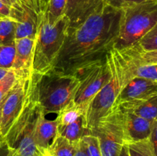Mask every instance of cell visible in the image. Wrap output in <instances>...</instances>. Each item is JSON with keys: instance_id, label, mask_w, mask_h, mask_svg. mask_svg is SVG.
Segmentation results:
<instances>
[{"instance_id": "obj_29", "label": "cell", "mask_w": 157, "mask_h": 156, "mask_svg": "<svg viewBox=\"0 0 157 156\" xmlns=\"http://www.w3.org/2000/svg\"><path fill=\"white\" fill-rule=\"evenodd\" d=\"M149 140H150V143H151L155 154H156V156H157V119L153 123L152 132Z\"/></svg>"}, {"instance_id": "obj_23", "label": "cell", "mask_w": 157, "mask_h": 156, "mask_svg": "<svg viewBox=\"0 0 157 156\" xmlns=\"http://www.w3.org/2000/svg\"><path fill=\"white\" fill-rule=\"evenodd\" d=\"M127 148L130 156H156L150 140L136 142H127Z\"/></svg>"}, {"instance_id": "obj_10", "label": "cell", "mask_w": 157, "mask_h": 156, "mask_svg": "<svg viewBox=\"0 0 157 156\" xmlns=\"http://www.w3.org/2000/svg\"><path fill=\"white\" fill-rule=\"evenodd\" d=\"M58 122L57 119L50 120L38 107L34 125L33 138L35 145L41 152L46 151L58 135Z\"/></svg>"}, {"instance_id": "obj_8", "label": "cell", "mask_w": 157, "mask_h": 156, "mask_svg": "<svg viewBox=\"0 0 157 156\" xmlns=\"http://www.w3.org/2000/svg\"><path fill=\"white\" fill-rule=\"evenodd\" d=\"M43 15L25 6L15 4L11 6L10 18L15 21V40L22 38H36Z\"/></svg>"}, {"instance_id": "obj_6", "label": "cell", "mask_w": 157, "mask_h": 156, "mask_svg": "<svg viewBox=\"0 0 157 156\" xmlns=\"http://www.w3.org/2000/svg\"><path fill=\"white\" fill-rule=\"evenodd\" d=\"M89 133L98 139L102 156H119L123 146L127 142L122 110L115 105L98 121Z\"/></svg>"}, {"instance_id": "obj_14", "label": "cell", "mask_w": 157, "mask_h": 156, "mask_svg": "<svg viewBox=\"0 0 157 156\" xmlns=\"http://www.w3.org/2000/svg\"><path fill=\"white\" fill-rule=\"evenodd\" d=\"M35 39L22 38L15 40V55L12 69L15 71L32 70Z\"/></svg>"}, {"instance_id": "obj_16", "label": "cell", "mask_w": 157, "mask_h": 156, "mask_svg": "<svg viewBox=\"0 0 157 156\" xmlns=\"http://www.w3.org/2000/svg\"><path fill=\"white\" fill-rule=\"evenodd\" d=\"M76 144L58 134L48 148L43 152L48 156H75Z\"/></svg>"}, {"instance_id": "obj_18", "label": "cell", "mask_w": 157, "mask_h": 156, "mask_svg": "<svg viewBox=\"0 0 157 156\" xmlns=\"http://www.w3.org/2000/svg\"><path fill=\"white\" fill-rule=\"evenodd\" d=\"M85 110L83 107L79 105H76L74 103V102H71L57 115L56 119L58 122V126H64L72 123L78 118L83 116Z\"/></svg>"}, {"instance_id": "obj_3", "label": "cell", "mask_w": 157, "mask_h": 156, "mask_svg": "<svg viewBox=\"0 0 157 156\" xmlns=\"http://www.w3.org/2000/svg\"><path fill=\"white\" fill-rule=\"evenodd\" d=\"M79 85L77 74H63L53 70L37 74L35 94L38 107L45 115H58L73 102Z\"/></svg>"}, {"instance_id": "obj_7", "label": "cell", "mask_w": 157, "mask_h": 156, "mask_svg": "<svg viewBox=\"0 0 157 156\" xmlns=\"http://www.w3.org/2000/svg\"><path fill=\"white\" fill-rule=\"evenodd\" d=\"M77 75L80 79V85L73 102L86 111L92 99L111 78V68L107 57L104 61L81 70Z\"/></svg>"}, {"instance_id": "obj_4", "label": "cell", "mask_w": 157, "mask_h": 156, "mask_svg": "<svg viewBox=\"0 0 157 156\" xmlns=\"http://www.w3.org/2000/svg\"><path fill=\"white\" fill-rule=\"evenodd\" d=\"M70 21L65 15L54 24L48 22L44 14L41 18L35 39L32 70L44 74L52 70L63 47Z\"/></svg>"}, {"instance_id": "obj_30", "label": "cell", "mask_w": 157, "mask_h": 156, "mask_svg": "<svg viewBox=\"0 0 157 156\" xmlns=\"http://www.w3.org/2000/svg\"><path fill=\"white\" fill-rule=\"evenodd\" d=\"M75 156H89L82 139H81V140L77 142Z\"/></svg>"}, {"instance_id": "obj_22", "label": "cell", "mask_w": 157, "mask_h": 156, "mask_svg": "<svg viewBox=\"0 0 157 156\" xmlns=\"http://www.w3.org/2000/svg\"><path fill=\"white\" fill-rule=\"evenodd\" d=\"M67 0H49L44 17L48 22L54 24L65 15Z\"/></svg>"}, {"instance_id": "obj_2", "label": "cell", "mask_w": 157, "mask_h": 156, "mask_svg": "<svg viewBox=\"0 0 157 156\" xmlns=\"http://www.w3.org/2000/svg\"><path fill=\"white\" fill-rule=\"evenodd\" d=\"M107 57L111 68V78L95 95L83 115L84 127L88 131L112 110L122 89L133 77L128 63L120 50L113 47Z\"/></svg>"}, {"instance_id": "obj_25", "label": "cell", "mask_w": 157, "mask_h": 156, "mask_svg": "<svg viewBox=\"0 0 157 156\" xmlns=\"http://www.w3.org/2000/svg\"><path fill=\"white\" fill-rule=\"evenodd\" d=\"M18 73L13 69H10L6 74L0 80V102L3 100L11 89L14 87L17 81Z\"/></svg>"}, {"instance_id": "obj_38", "label": "cell", "mask_w": 157, "mask_h": 156, "mask_svg": "<svg viewBox=\"0 0 157 156\" xmlns=\"http://www.w3.org/2000/svg\"><path fill=\"white\" fill-rule=\"evenodd\" d=\"M41 154H42V156H46L45 154H44V152H41Z\"/></svg>"}, {"instance_id": "obj_27", "label": "cell", "mask_w": 157, "mask_h": 156, "mask_svg": "<svg viewBox=\"0 0 157 156\" xmlns=\"http://www.w3.org/2000/svg\"><path fill=\"white\" fill-rule=\"evenodd\" d=\"M48 2L49 0H21V6H27L41 16L45 13Z\"/></svg>"}, {"instance_id": "obj_26", "label": "cell", "mask_w": 157, "mask_h": 156, "mask_svg": "<svg viewBox=\"0 0 157 156\" xmlns=\"http://www.w3.org/2000/svg\"><path fill=\"white\" fill-rule=\"evenodd\" d=\"M81 139L84 142L89 156H102L99 141L96 136L91 134H87L84 135Z\"/></svg>"}, {"instance_id": "obj_21", "label": "cell", "mask_w": 157, "mask_h": 156, "mask_svg": "<svg viewBox=\"0 0 157 156\" xmlns=\"http://www.w3.org/2000/svg\"><path fill=\"white\" fill-rule=\"evenodd\" d=\"M120 51L123 52L133 64H157V50L145 52H136L130 50H120Z\"/></svg>"}, {"instance_id": "obj_19", "label": "cell", "mask_w": 157, "mask_h": 156, "mask_svg": "<svg viewBox=\"0 0 157 156\" xmlns=\"http://www.w3.org/2000/svg\"><path fill=\"white\" fill-rule=\"evenodd\" d=\"M126 50H130L136 52H145L157 50V24L135 45Z\"/></svg>"}, {"instance_id": "obj_5", "label": "cell", "mask_w": 157, "mask_h": 156, "mask_svg": "<svg viewBox=\"0 0 157 156\" xmlns=\"http://www.w3.org/2000/svg\"><path fill=\"white\" fill-rule=\"evenodd\" d=\"M157 24V0H146L123 8L119 36L114 48L133 47Z\"/></svg>"}, {"instance_id": "obj_20", "label": "cell", "mask_w": 157, "mask_h": 156, "mask_svg": "<svg viewBox=\"0 0 157 156\" xmlns=\"http://www.w3.org/2000/svg\"><path fill=\"white\" fill-rule=\"evenodd\" d=\"M15 22L10 17H0V46L15 41Z\"/></svg>"}, {"instance_id": "obj_12", "label": "cell", "mask_w": 157, "mask_h": 156, "mask_svg": "<svg viewBox=\"0 0 157 156\" xmlns=\"http://www.w3.org/2000/svg\"><path fill=\"white\" fill-rule=\"evenodd\" d=\"M36 116L37 115L28 122L14 143L10 147H8V156L35 155L38 151L33 138L34 125Z\"/></svg>"}, {"instance_id": "obj_39", "label": "cell", "mask_w": 157, "mask_h": 156, "mask_svg": "<svg viewBox=\"0 0 157 156\" xmlns=\"http://www.w3.org/2000/svg\"><path fill=\"white\" fill-rule=\"evenodd\" d=\"M0 17H2V16H0Z\"/></svg>"}, {"instance_id": "obj_17", "label": "cell", "mask_w": 157, "mask_h": 156, "mask_svg": "<svg viewBox=\"0 0 157 156\" xmlns=\"http://www.w3.org/2000/svg\"><path fill=\"white\" fill-rule=\"evenodd\" d=\"M58 134L68 139L73 143H77L84 135L90 134L83 124V118L81 116L77 120L68 125L58 127Z\"/></svg>"}, {"instance_id": "obj_11", "label": "cell", "mask_w": 157, "mask_h": 156, "mask_svg": "<svg viewBox=\"0 0 157 156\" xmlns=\"http://www.w3.org/2000/svg\"><path fill=\"white\" fill-rule=\"evenodd\" d=\"M123 113L127 138L126 143L141 142L150 139L153 122L130 112L123 111Z\"/></svg>"}, {"instance_id": "obj_13", "label": "cell", "mask_w": 157, "mask_h": 156, "mask_svg": "<svg viewBox=\"0 0 157 156\" xmlns=\"http://www.w3.org/2000/svg\"><path fill=\"white\" fill-rule=\"evenodd\" d=\"M103 0H67L65 15L70 21L69 28L76 27L82 22Z\"/></svg>"}, {"instance_id": "obj_35", "label": "cell", "mask_w": 157, "mask_h": 156, "mask_svg": "<svg viewBox=\"0 0 157 156\" xmlns=\"http://www.w3.org/2000/svg\"><path fill=\"white\" fill-rule=\"evenodd\" d=\"M0 1L1 2H2L3 3H5V4L6 5H7V6H12V4H11V2H9V0H0Z\"/></svg>"}, {"instance_id": "obj_40", "label": "cell", "mask_w": 157, "mask_h": 156, "mask_svg": "<svg viewBox=\"0 0 157 156\" xmlns=\"http://www.w3.org/2000/svg\"><path fill=\"white\" fill-rule=\"evenodd\" d=\"M44 153H45V152H44Z\"/></svg>"}, {"instance_id": "obj_24", "label": "cell", "mask_w": 157, "mask_h": 156, "mask_svg": "<svg viewBox=\"0 0 157 156\" xmlns=\"http://www.w3.org/2000/svg\"><path fill=\"white\" fill-rule=\"evenodd\" d=\"M15 55V41L12 44L0 46V68L10 70L12 68Z\"/></svg>"}, {"instance_id": "obj_37", "label": "cell", "mask_w": 157, "mask_h": 156, "mask_svg": "<svg viewBox=\"0 0 157 156\" xmlns=\"http://www.w3.org/2000/svg\"><path fill=\"white\" fill-rule=\"evenodd\" d=\"M2 102H3V100L0 102V113H1V109H2Z\"/></svg>"}, {"instance_id": "obj_33", "label": "cell", "mask_w": 157, "mask_h": 156, "mask_svg": "<svg viewBox=\"0 0 157 156\" xmlns=\"http://www.w3.org/2000/svg\"><path fill=\"white\" fill-rule=\"evenodd\" d=\"M119 156H130V153H129L128 148H127V144H124V146H123L122 149H121V154H120Z\"/></svg>"}, {"instance_id": "obj_28", "label": "cell", "mask_w": 157, "mask_h": 156, "mask_svg": "<svg viewBox=\"0 0 157 156\" xmlns=\"http://www.w3.org/2000/svg\"><path fill=\"white\" fill-rule=\"evenodd\" d=\"M105 3L113 6V7L117 8V9H123V8L127 7V6H132V5L140 3L146 0H103Z\"/></svg>"}, {"instance_id": "obj_31", "label": "cell", "mask_w": 157, "mask_h": 156, "mask_svg": "<svg viewBox=\"0 0 157 156\" xmlns=\"http://www.w3.org/2000/svg\"><path fill=\"white\" fill-rule=\"evenodd\" d=\"M11 7L0 1V16L10 17Z\"/></svg>"}, {"instance_id": "obj_1", "label": "cell", "mask_w": 157, "mask_h": 156, "mask_svg": "<svg viewBox=\"0 0 157 156\" xmlns=\"http://www.w3.org/2000/svg\"><path fill=\"white\" fill-rule=\"evenodd\" d=\"M121 14L122 9L103 1L82 22L68 28L52 70L74 75L107 59L118 39Z\"/></svg>"}, {"instance_id": "obj_32", "label": "cell", "mask_w": 157, "mask_h": 156, "mask_svg": "<svg viewBox=\"0 0 157 156\" xmlns=\"http://www.w3.org/2000/svg\"><path fill=\"white\" fill-rule=\"evenodd\" d=\"M0 156H8L7 144L2 137H0Z\"/></svg>"}, {"instance_id": "obj_15", "label": "cell", "mask_w": 157, "mask_h": 156, "mask_svg": "<svg viewBox=\"0 0 157 156\" xmlns=\"http://www.w3.org/2000/svg\"><path fill=\"white\" fill-rule=\"evenodd\" d=\"M123 111L135 115L153 122L157 119V96L139 102H126L117 105Z\"/></svg>"}, {"instance_id": "obj_9", "label": "cell", "mask_w": 157, "mask_h": 156, "mask_svg": "<svg viewBox=\"0 0 157 156\" xmlns=\"http://www.w3.org/2000/svg\"><path fill=\"white\" fill-rule=\"evenodd\" d=\"M157 96V82L145 78L133 76L124 86L115 105L126 102H139Z\"/></svg>"}, {"instance_id": "obj_34", "label": "cell", "mask_w": 157, "mask_h": 156, "mask_svg": "<svg viewBox=\"0 0 157 156\" xmlns=\"http://www.w3.org/2000/svg\"><path fill=\"white\" fill-rule=\"evenodd\" d=\"M9 71V70H6V69H2L0 68V80L6 74V73Z\"/></svg>"}, {"instance_id": "obj_36", "label": "cell", "mask_w": 157, "mask_h": 156, "mask_svg": "<svg viewBox=\"0 0 157 156\" xmlns=\"http://www.w3.org/2000/svg\"><path fill=\"white\" fill-rule=\"evenodd\" d=\"M34 156H42V154H41V152L40 151H37L36 153H35V154Z\"/></svg>"}]
</instances>
